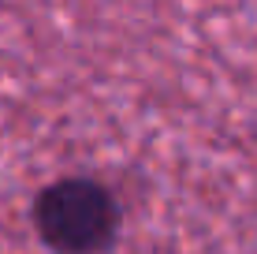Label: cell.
<instances>
[{"label":"cell","instance_id":"obj_1","mask_svg":"<svg viewBox=\"0 0 257 254\" xmlns=\"http://www.w3.org/2000/svg\"><path fill=\"white\" fill-rule=\"evenodd\" d=\"M112 195L93 180H60L38 198V232L60 254H97L116 235Z\"/></svg>","mask_w":257,"mask_h":254}]
</instances>
